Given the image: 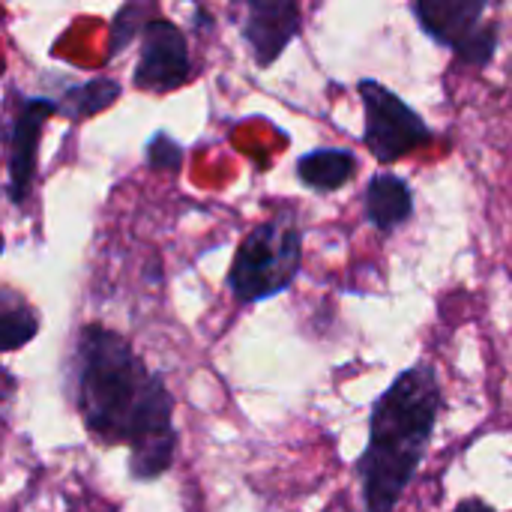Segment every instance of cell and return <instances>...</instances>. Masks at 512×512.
I'll return each instance as SVG.
<instances>
[{
    "instance_id": "6da1fadb",
    "label": "cell",
    "mask_w": 512,
    "mask_h": 512,
    "mask_svg": "<svg viewBox=\"0 0 512 512\" xmlns=\"http://www.w3.org/2000/svg\"><path fill=\"white\" fill-rule=\"evenodd\" d=\"M69 384L87 435L129 450L132 480L153 483L174 465V396L120 333L102 324L81 327L69 357Z\"/></svg>"
},
{
    "instance_id": "4fadbf2b",
    "label": "cell",
    "mask_w": 512,
    "mask_h": 512,
    "mask_svg": "<svg viewBox=\"0 0 512 512\" xmlns=\"http://www.w3.org/2000/svg\"><path fill=\"white\" fill-rule=\"evenodd\" d=\"M144 12H147V6H141V3H126L117 15H114V24H111V54H117V51H123L135 36H141V30H144Z\"/></svg>"
},
{
    "instance_id": "9c48e42d",
    "label": "cell",
    "mask_w": 512,
    "mask_h": 512,
    "mask_svg": "<svg viewBox=\"0 0 512 512\" xmlns=\"http://www.w3.org/2000/svg\"><path fill=\"white\" fill-rule=\"evenodd\" d=\"M414 210V189L405 177L393 171H378L369 177L363 189V216L381 237H390L402 225H408L414 219Z\"/></svg>"
},
{
    "instance_id": "3957f363",
    "label": "cell",
    "mask_w": 512,
    "mask_h": 512,
    "mask_svg": "<svg viewBox=\"0 0 512 512\" xmlns=\"http://www.w3.org/2000/svg\"><path fill=\"white\" fill-rule=\"evenodd\" d=\"M303 267V225L294 210L258 222L240 243L228 288L240 306L264 303L285 294Z\"/></svg>"
},
{
    "instance_id": "5bb4252c",
    "label": "cell",
    "mask_w": 512,
    "mask_h": 512,
    "mask_svg": "<svg viewBox=\"0 0 512 512\" xmlns=\"http://www.w3.org/2000/svg\"><path fill=\"white\" fill-rule=\"evenodd\" d=\"M144 156H147V165L156 171H177L183 165V147L168 132H156L147 141Z\"/></svg>"
},
{
    "instance_id": "ba28073f",
    "label": "cell",
    "mask_w": 512,
    "mask_h": 512,
    "mask_svg": "<svg viewBox=\"0 0 512 512\" xmlns=\"http://www.w3.org/2000/svg\"><path fill=\"white\" fill-rule=\"evenodd\" d=\"M303 12L294 0H249L240 33L261 69L273 66L300 36Z\"/></svg>"
},
{
    "instance_id": "30bf717a",
    "label": "cell",
    "mask_w": 512,
    "mask_h": 512,
    "mask_svg": "<svg viewBox=\"0 0 512 512\" xmlns=\"http://www.w3.org/2000/svg\"><path fill=\"white\" fill-rule=\"evenodd\" d=\"M297 180L312 192H336L357 177V153L348 147H315L297 159Z\"/></svg>"
},
{
    "instance_id": "8fae6325",
    "label": "cell",
    "mask_w": 512,
    "mask_h": 512,
    "mask_svg": "<svg viewBox=\"0 0 512 512\" xmlns=\"http://www.w3.org/2000/svg\"><path fill=\"white\" fill-rule=\"evenodd\" d=\"M39 324V312L21 291L0 288V354L30 345L39 333Z\"/></svg>"
},
{
    "instance_id": "277c9868",
    "label": "cell",
    "mask_w": 512,
    "mask_h": 512,
    "mask_svg": "<svg viewBox=\"0 0 512 512\" xmlns=\"http://www.w3.org/2000/svg\"><path fill=\"white\" fill-rule=\"evenodd\" d=\"M489 0H417L411 15L417 27L471 69L492 66L501 45V24L486 21Z\"/></svg>"
},
{
    "instance_id": "7a4b0ae2",
    "label": "cell",
    "mask_w": 512,
    "mask_h": 512,
    "mask_svg": "<svg viewBox=\"0 0 512 512\" xmlns=\"http://www.w3.org/2000/svg\"><path fill=\"white\" fill-rule=\"evenodd\" d=\"M441 411L444 387L429 360L399 372L372 402L369 441L354 465L366 512H396L432 447Z\"/></svg>"
},
{
    "instance_id": "7c38bea8",
    "label": "cell",
    "mask_w": 512,
    "mask_h": 512,
    "mask_svg": "<svg viewBox=\"0 0 512 512\" xmlns=\"http://www.w3.org/2000/svg\"><path fill=\"white\" fill-rule=\"evenodd\" d=\"M123 87L114 78H90L84 84H75L63 93L57 102V114L66 120H87L105 108H111L120 99Z\"/></svg>"
},
{
    "instance_id": "8992f818",
    "label": "cell",
    "mask_w": 512,
    "mask_h": 512,
    "mask_svg": "<svg viewBox=\"0 0 512 512\" xmlns=\"http://www.w3.org/2000/svg\"><path fill=\"white\" fill-rule=\"evenodd\" d=\"M192 78V57L183 30L168 18H147L141 30V54L132 72V84L147 93L180 90Z\"/></svg>"
},
{
    "instance_id": "52a82bcc",
    "label": "cell",
    "mask_w": 512,
    "mask_h": 512,
    "mask_svg": "<svg viewBox=\"0 0 512 512\" xmlns=\"http://www.w3.org/2000/svg\"><path fill=\"white\" fill-rule=\"evenodd\" d=\"M57 114L54 99L30 96L18 102V111L9 117L3 126L6 138V168H9V198L12 204H24L33 189L36 177V153H39V138L45 120Z\"/></svg>"
},
{
    "instance_id": "2e32d148",
    "label": "cell",
    "mask_w": 512,
    "mask_h": 512,
    "mask_svg": "<svg viewBox=\"0 0 512 512\" xmlns=\"http://www.w3.org/2000/svg\"><path fill=\"white\" fill-rule=\"evenodd\" d=\"M453 512H498L489 501H483V498H465V501H459Z\"/></svg>"
},
{
    "instance_id": "5b68a950",
    "label": "cell",
    "mask_w": 512,
    "mask_h": 512,
    "mask_svg": "<svg viewBox=\"0 0 512 512\" xmlns=\"http://www.w3.org/2000/svg\"><path fill=\"white\" fill-rule=\"evenodd\" d=\"M357 93L363 102V144L378 165H393L435 141L426 117L387 84L360 78Z\"/></svg>"
},
{
    "instance_id": "9a60e30c",
    "label": "cell",
    "mask_w": 512,
    "mask_h": 512,
    "mask_svg": "<svg viewBox=\"0 0 512 512\" xmlns=\"http://www.w3.org/2000/svg\"><path fill=\"white\" fill-rule=\"evenodd\" d=\"M15 390H18V387H15V378L0 366V417L9 411V405H12V399H15Z\"/></svg>"
}]
</instances>
